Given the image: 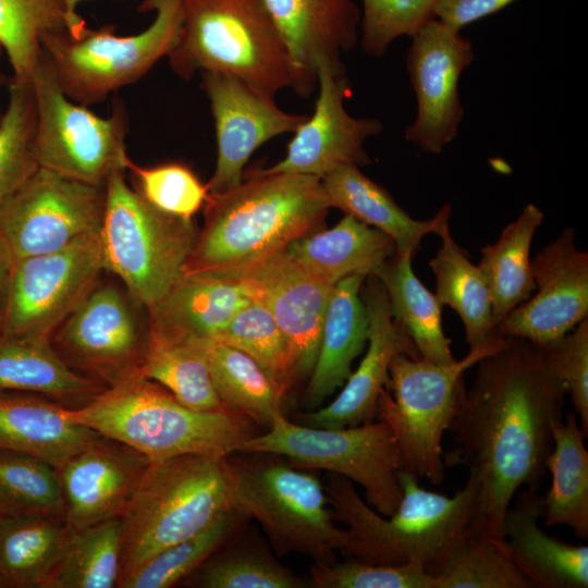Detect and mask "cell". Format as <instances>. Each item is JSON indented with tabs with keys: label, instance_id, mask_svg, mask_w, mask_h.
I'll use <instances>...</instances> for the list:
<instances>
[{
	"label": "cell",
	"instance_id": "cell-11",
	"mask_svg": "<svg viewBox=\"0 0 588 588\" xmlns=\"http://www.w3.org/2000/svg\"><path fill=\"white\" fill-rule=\"evenodd\" d=\"M238 453L268 454L305 469L347 478L364 490L365 501L389 516L402 499V461L394 436L375 419L357 426L319 428L278 415L265 433L246 440Z\"/></svg>",
	"mask_w": 588,
	"mask_h": 588
},
{
	"label": "cell",
	"instance_id": "cell-28",
	"mask_svg": "<svg viewBox=\"0 0 588 588\" xmlns=\"http://www.w3.org/2000/svg\"><path fill=\"white\" fill-rule=\"evenodd\" d=\"M330 208H338L380 230L395 243L396 252L413 257L422 238L438 234L449 223L452 208L445 204L430 219L417 220L403 210L384 187L366 176L359 167L336 168L321 179Z\"/></svg>",
	"mask_w": 588,
	"mask_h": 588
},
{
	"label": "cell",
	"instance_id": "cell-52",
	"mask_svg": "<svg viewBox=\"0 0 588 588\" xmlns=\"http://www.w3.org/2000/svg\"><path fill=\"white\" fill-rule=\"evenodd\" d=\"M14 264L15 257L12 250L5 240L0 235V336L3 333L9 307Z\"/></svg>",
	"mask_w": 588,
	"mask_h": 588
},
{
	"label": "cell",
	"instance_id": "cell-36",
	"mask_svg": "<svg viewBox=\"0 0 588 588\" xmlns=\"http://www.w3.org/2000/svg\"><path fill=\"white\" fill-rule=\"evenodd\" d=\"M140 373L188 407L229 409L216 391L200 340L149 327Z\"/></svg>",
	"mask_w": 588,
	"mask_h": 588
},
{
	"label": "cell",
	"instance_id": "cell-22",
	"mask_svg": "<svg viewBox=\"0 0 588 588\" xmlns=\"http://www.w3.org/2000/svg\"><path fill=\"white\" fill-rule=\"evenodd\" d=\"M149 458L100 436L58 470L70 529L120 516Z\"/></svg>",
	"mask_w": 588,
	"mask_h": 588
},
{
	"label": "cell",
	"instance_id": "cell-43",
	"mask_svg": "<svg viewBox=\"0 0 588 588\" xmlns=\"http://www.w3.org/2000/svg\"><path fill=\"white\" fill-rule=\"evenodd\" d=\"M0 515L64 518L57 468L33 455L0 449Z\"/></svg>",
	"mask_w": 588,
	"mask_h": 588
},
{
	"label": "cell",
	"instance_id": "cell-15",
	"mask_svg": "<svg viewBox=\"0 0 588 588\" xmlns=\"http://www.w3.org/2000/svg\"><path fill=\"white\" fill-rule=\"evenodd\" d=\"M105 270L99 233L15 259L2 334L50 336Z\"/></svg>",
	"mask_w": 588,
	"mask_h": 588
},
{
	"label": "cell",
	"instance_id": "cell-37",
	"mask_svg": "<svg viewBox=\"0 0 588 588\" xmlns=\"http://www.w3.org/2000/svg\"><path fill=\"white\" fill-rule=\"evenodd\" d=\"M218 395L224 405L270 426L283 414L284 390L247 354L216 340H200Z\"/></svg>",
	"mask_w": 588,
	"mask_h": 588
},
{
	"label": "cell",
	"instance_id": "cell-34",
	"mask_svg": "<svg viewBox=\"0 0 588 588\" xmlns=\"http://www.w3.org/2000/svg\"><path fill=\"white\" fill-rule=\"evenodd\" d=\"M66 532L62 517L0 515V587L44 588Z\"/></svg>",
	"mask_w": 588,
	"mask_h": 588
},
{
	"label": "cell",
	"instance_id": "cell-45",
	"mask_svg": "<svg viewBox=\"0 0 588 588\" xmlns=\"http://www.w3.org/2000/svg\"><path fill=\"white\" fill-rule=\"evenodd\" d=\"M205 588H302L306 583L266 549L236 546L208 558L195 572Z\"/></svg>",
	"mask_w": 588,
	"mask_h": 588
},
{
	"label": "cell",
	"instance_id": "cell-53",
	"mask_svg": "<svg viewBox=\"0 0 588 588\" xmlns=\"http://www.w3.org/2000/svg\"><path fill=\"white\" fill-rule=\"evenodd\" d=\"M66 1H68V7H69V10H70L71 14L74 15V16H79L78 13H77L76 7H77L78 2H81L83 0H66Z\"/></svg>",
	"mask_w": 588,
	"mask_h": 588
},
{
	"label": "cell",
	"instance_id": "cell-51",
	"mask_svg": "<svg viewBox=\"0 0 588 588\" xmlns=\"http://www.w3.org/2000/svg\"><path fill=\"white\" fill-rule=\"evenodd\" d=\"M363 21L360 45L367 53L375 41L382 23L389 0H362Z\"/></svg>",
	"mask_w": 588,
	"mask_h": 588
},
{
	"label": "cell",
	"instance_id": "cell-32",
	"mask_svg": "<svg viewBox=\"0 0 588 588\" xmlns=\"http://www.w3.org/2000/svg\"><path fill=\"white\" fill-rule=\"evenodd\" d=\"M437 235L442 243L429 266L434 274L438 301L453 308L462 319L469 350L501 336L481 270L452 237L449 223Z\"/></svg>",
	"mask_w": 588,
	"mask_h": 588
},
{
	"label": "cell",
	"instance_id": "cell-33",
	"mask_svg": "<svg viewBox=\"0 0 588 588\" xmlns=\"http://www.w3.org/2000/svg\"><path fill=\"white\" fill-rule=\"evenodd\" d=\"M411 256L395 253L377 272L394 319L404 329L419 357L432 364L455 360L441 322L442 305L416 277Z\"/></svg>",
	"mask_w": 588,
	"mask_h": 588
},
{
	"label": "cell",
	"instance_id": "cell-20",
	"mask_svg": "<svg viewBox=\"0 0 588 588\" xmlns=\"http://www.w3.org/2000/svg\"><path fill=\"white\" fill-rule=\"evenodd\" d=\"M201 74L217 139L216 168L207 186L209 194H217L243 181L244 167L257 148L273 137L294 133L307 115L281 110L274 97L235 77Z\"/></svg>",
	"mask_w": 588,
	"mask_h": 588
},
{
	"label": "cell",
	"instance_id": "cell-14",
	"mask_svg": "<svg viewBox=\"0 0 588 588\" xmlns=\"http://www.w3.org/2000/svg\"><path fill=\"white\" fill-rule=\"evenodd\" d=\"M105 186L39 167L0 204V235L15 259L60 250L98 234Z\"/></svg>",
	"mask_w": 588,
	"mask_h": 588
},
{
	"label": "cell",
	"instance_id": "cell-41",
	"mask_svg": "<svg viewBox=\"0 0 588 588\" xmlns=\"http://www.w3.org/2000/svg\"><path fill=\"white\" fill-rule=\"evenodd\" d=\"M244 515L235 509L222 512L193 536L181 540L123 576L121 588H167L195 573L203 563L232 538Z\"/></svg>",
	"mask_w": 588,
	"mask_h": 588
},
{
	"label": "cell",
	"instance_id": "cell-38",
	"mask_svg": "<svg viewBox=\"0 0 588 588\" xmlns=\"http://www.w3.org/2000/svg\"><path fill=\"white\" fill-rule=\"evenodd\" d=\"M119 516L83 528H68L61 555L44 588H112L122 571Z\"/></svg>",
	"mask_w": 588,
	"mask_h": 588
},
{
	"label": "cell",
	"instance_id": "cell-24",
	"mask_svg": "<svg viewBox=\"0 0 588 588\" xmlns=\"http://www.w3.org/2000/svg\"><path fill=\"white\" fill-rule=\"evenodd\" d=\"M543 495L523 488L503 522V537L516 567L534 588H587L588 547L567 543L542 530Z\"/></svg>",
	"mask_w": 588,
	"mask_h": 588
},
{
	"label": "cell",
	"instance_id": "cell-27",
	"mask_svg": "<svg viewBox=\"0 0 588 588\" xmlns=\"http://www.w3.org/2000/svg\"><path fill=\"white\" fill-rule=\"evenodd\" d=\"M237 280L213 272H185L150 310L149 327L211 340L252 301Z\"/></svg>",
	"mask_w": 588,
	"mask_h": 588
},
{
	"label": "cell",
	"instance_id": "cell-49",
	"mask_svg": "<svg viewBox=\"0 0 588 588\" xmlns=\"http://www.w3.org/2000/svg\"><path fill=\"white\" fill-rule=\"evenodd\" d=\"M437 0H389L382 23L367 54L382 57L400 36L413 37L434 19Z\"/></svg>",
	"mask_w": 588,
	"mask_h": 588
},
{
	"label": "cell",
	"instance_id": "cell-18",
	"mask_svg": "<svg viewBox=\"0 0 588 588\" xmlns=\"http://www.w3.org/2000/svg\"><path fill=\"white\" fill-rule=\"evenodd\" d=\"M530 264L538 291L512 309L497 331L546 346L588 316V253L577 248L575 232L566 228Z\"/></svg>",
	"mask_w": 588,
	"mask_h": 588
},
{
	"label": "cell",
	"instance_id": "cell-17",
	"mask_svg": "<svg viewBox=\"0 0 588 588\" xmlns=\"http://www.w3.org/2000/svg\"><path fill=\"white\" fill-rule=\"evenodd\" d=\"M316 74L319 94L314 113L294 132L285 157L246 175L287 173L322 179L342 166L370 163L364 143L378 135L383 124L375 118L352 117L345 110L348 82L344 66L320 61Z\"/></svg>",
	"mask_w": 588,
	"mask_h": 588
},
{
	"label": "cell",
	"instance_id": "cell-48",
	"mask_svg": "<svg viewBox=\"0 0 588 588\" xmlns=\"http://www.w3.org/2000/svg\"><path fill=\"white\" fill-rule=\"evenodd\" d=\"M541 347L550 368L564 383L573 412L588 436V318L558 341Z\"/></svg>",
	"mask_w": 588,
	"mask_h": 588
},
{
	"label": "cell",
	"instance_id": "cell-10",
	"mask_svg": "<svg viewBox=\"0 0 588 588\" xmlns=\"http://www.w3.org/2000/svg\"><path fill=\"white\" fill-rule=\"evenodd\" d=\"M504 341L505 336H498L450 364H432L404 354L392 359L376 419L385 422L392 431L402 470L433 486L444 481L442 440L454 414L464 373Z\"/></svg>",
	"mask_w": 588,
	"mask_h": 588
},
{
	"label": "cell",
	"instance_id": "cell-42",
	"mask_svg": "<svg viewBox=\"0 0 588 588\" xmlns=\"http://www.w3.org/2000/svg\"><path fill=\"white\" fill-rule=\"evenodd\" d=\"M250 356L286 393L298 380L291 345L271 313L252 298L211 339Z\"/></svg>",
	"mask_w": 588,
	"mask_h": 588
},
{
	"label": "cell",
	"instance_id": "cell-44",
	"mask_svg": "<svg viewBox=\"0 0 588 588\" xmlns=\"http://www.w3.org/2000/svg\"><path fill=\"white\" fill-rule=\"evenodd\" d=\"M8 86V106L0 122V204L39 168L32 82L12 76Z\"/></svg>",
	"mask_w": 588,
	"mask_h": 588
},
{
	"label": "cell",
	"instance_id": "cell-40",
	"mask_svg": "<svg viewBox=\"0 0 588 588\" xmlns=\"http://www.w3.org/2000/svg\"><path fill=\"white\" fill-rule=\"evenodd\" d=\"M432 575L434 588H534L505 544L468 529Z\"/></svg>",
	"mask_w": 588,
	"mask_h": 588
},
{
	"label": "cell",
	"instance_id": "cell-30",
	"mask_svg": "<svg viewBox=\"0 0 588 588\" xmlns=\"http://www.w3.org/2000/svg\"><path fill=\"white\" fill-rule=\"evenodd\" d=\"M285 252L311 274L334 285L352 274L376 275L396 247L385 233L345 215L331 229L293 241Z\"/></svg>",
	"mask_w": 588,
	"mask_h": 588
},
{
	"label": "cell",
	"instance_id": "cell-4",
	"mask_svg": "<svg viewBox=\"0 0 588 588\" xmlns=\"http://www.w3.org/2000/svg\"><path fill=\"white\" fill-rule=\"evenodd\" d=\"M64 413L149 461L184 454L228 457L256 434V424L247 416L232 409L188 407L142 376L105 389L79 407H65Z\"/></svg>",
	"mask_w": 588,
	"mask_h": 588
},
{
	"label": "cell",
	"instance_id": "cell-55",
	"mask_svg": "<svg viewBox=\"0 0 588 588\" xmlns=\"http://www.w3.org/2000/svg\"><path fill=\"white\" fill-rule=\"evenodd\" d=\"M0 49H1V46H0Z\"/></svg>",
	"mask_w": 588,
	"mask_h": 588
},
{
	"label": "cell",
	"instance_id": "cell-6",
	"mask_svg": "<svg viewBox=\"0 0 588 588\" xmlns=\"http://www.w3.org/2000/svg\"><path fill=\"white\" fill-rule=\"evenodd\" d=\"M231 509L228 457L184 454L150 461L119 516L120 579Z\"/></svg>",
	"mask_w": 588,
	"mask_h": 588
},
{
	"label": "cell",
	"instance_id": "cell-54",
	"mask_svg": "<svg viewBox=\"0 0 588 588\" xmlns=\"http://www.w3.org/2000/svg\"><path fill=\"white\" fill-rule=\"evenodd\" d=\"M1 50L2 49H0V56H1ZM2 83H3V75H2L1 68H0V87H1ZM2 114L3 113H1V110H0V122H1V119H2Z\"/></svg>",
	"mask_w": 588,
	"mask_h": 588
},
{
	"label": "cell",
	"instance_id": "cell-39",
	"mask_svg": "<svg viewBox=\"0 0 588 588\" xmlns=\"http://www.w3.org/2000/svg\"><path fill=\"white\" fill-rule=\"evenodd\" d=\"M71 14L66 0H0V46L14 77L30 79L41 51V36L68 28L77 35L86 28Z\"/></svg>",
	"mask_w": 588,
	"mask_h": 588
},
{
	"label": "cell",
	"instance_id": "cell-50",
	"mask_svg": "<svg viewBox=\"0 0 588 588\" xmlns=\"http://www.w3.org/2000/svg\"><path fill=\"white\" fill-rule=\"evenodd\" d=\"M515 0H437L434 19L453 29L499 12Z\"/></svg>",
	"mask_w": 588,
	"mask_h": 588
},
{
	"label": "cell",
	"instance_id": "cell-3",
	"mask_svg": "<svg viewBox=\"0 0 588 588\" xmlns=\"http://www.w3.org/2000/svg\"><path fill=\"white\" fill-rule=\"evenodd\" d=\"M399 476L402 499L395 512L384 516L359 495L351 480L329 475L324 485L328 505L352 537L344 555L372 564H414L432 575L469 527L475 483L467 478L450 497L427 490L408 471L401 470Z\"/></svg>",
	"mask_w": 588,
	"mask_h": 588
},
{
	"label": "cell",
	"instance_id": "cell-21",
	"mask_svg": "<svg viewBox=\"0 0 588 588\" xmlns=\"http://www.w3.org/2000/svg\"><path fill=\"white\" fill-rule=\"evenodd\" d=\"M366 279L360 289L369 319L366 353L335 399L299 416L303 425L342 428L375 420L380 394L389 382L392 359L399 354L419 357L413 342L394 319L380 280L375 275Z\"/></svg>",
	"mask_w": 588,
	"mask_h": 588
},
{
	"label": "cell",
	"instance_id": "cell-29",
	"mask_svg": "<svg viewBox=\"0 0 588 588\" xmlns=\"http://www.w3.org/2000/svg\"><path fill=\"white\" fill-rule=\"evenodd\" d=\"M105 389L100 382L69 366L53 347L50 336H0L1 392L38 394L62 405L78 403L82 406Z\"/></svg>",
	"mask_w": 588,
	"mask_h": 588
},
{
	"label": "cell",
	"instance_id": "cell-1",
	"mask_svg": "<svg viewBox=\"0 0 588 588\" xmlns=\"http://www.w3.org/2000/svg\"><path fill=\"white\" fill-rule=\"evenodd\" d=\"M475 366L473 383L458 391L444 461L466 466L475 483L468 530L505 544L506 512L517 491L542 482L567 392L542 347L523 338L505 336Z\"/></svg>",
	"mask_w": 588,
	"mask_h": 588
},
{
	"label": "cell",
	"instance_id": "cell-12",
	"mask_svg": "<svg viewBox=\"0 0 588 588\" xmlns=\"http://www.w3.org/2000/svg\"><path fill=\"white\" fill-rule=\"evenodd\" d=\"M36 106L35 151L39 167L68 177L105 186L126 171L127 113L115 100L110 115L100 117L62 91L51 64L40 51L30 77Z\"/></svg>",
	"mask_w": 588,
	"mask_h": 588
},
{
	"label": "cell",
	"instance_id": "cell-25",
	"mask_svg": "<svg viewBox=\"0 0 588 588\" xmlns=\"http://www.w3.org/2000/svg\"><path fill=\"white\" fill-rule=\"evenodd\" d=\"M352 274L336 282L326 310L319 350L308 377L303 404L307 411L323 405L352 373V364L367 345L369 319L360 297L366 280Z\"/></svg>",
	"mask_w": 588,
	"mask_h": 588
},
{
	"label": "cell",
	"instance_id": "cell-23",
	"mask_svg": "<svg viewBox=\"0 0 588 588\" xmlns=\"http://www.w3.org/2000/svg\"><path fill=\"white\" fill-rule=\"evenodd\" d=\"M298 75V95L317 86V64L343 66L341 56L358 39L360 14L352 0H264Z\"/></svg>",
	"mask_w": 588,
	"mask_h": 588
},
{
	"label": "cell",
	"instance_id": "cell-19",
	"mask_svg": "<svg viewBox=\"0 0 588 588\" xmlns=\"http://www.w3.org/2000/svg\"><path fill=\"white\" fill-rule=\"evenodd\" d=\"M219 274L237 280L267 307L291 345L298 380L308 378L333 285L303 268L285 248Z\"/></svg>",
	"mask_w": 588,
	"mask_h": 588
},
{
	"label": "cell",
	"instance_id": "cell-35",
	"mask_svg": "<svg viewBox=\"0 0 588 588\" xmlns=\"http://www.w3.org/2000/svg\"><path fill=\"white\" fill-rule=\"evenodd\" d=\"M542 220L543 212L528 204L518 218L502 230L494 244L481 248L478 267L490 291L497 327L536 290L530 247Z\"/></svg>",
	"mask_w": 588,
	"mask_h": 588
},
{
	"label": "cell",
	"instance_id": "cell-5",
	"mask_svg": "<svg viewBox=\"0 0 588 588\" xmlns=\"http://www.w3.org/2000/svg\"><path fill=\"white\" fill-rule=\"evenodd\" d=\"M168 59L184 79L215 72L271 97L283 88L299 90L289 49L264 0H183L181 32Z\"/></svg>",
	"mask_w": 588,
	"mask_h": 588
},
{
	"label": "cell",
	"instance_id": "cell-16",
	"mask_svg": "<svg viewBox=\"0 0 588 588\" xmlns=\"http://www.w3.org/2000/svg\"><path fill=\"white\" fill-rule=\"evenodd\" d=\"M407 71L417 101L405 138L424 152L440 154L455 139L463 119L458 79L474 60L471 42L433 19L412 37Z\"/></svg>",
	"mask_w": 588,
	"mask_h": 588
},
{
	"label": "cell",
	"instance_id": "cell-8",
	"mask_svg": "<svg viewBox=\"0 0 588 588\" xmlns=\"http://www.w3.org/2000/svg\"><path fill=\"white\" fill-rule=\"evenodd\" d=\"M198 230L193 220L168 215L130 186L123 171L105 185L99 240L105 270L150 310L183 273Z\"/></svg>",
	"mask_w": 588,
	"mask_h": 588
},
{
	"label": "cell",
	"instance_id": "cell-7",
	"mask_svg": "<svg viewBox=\"0 0 588 588\" xmlns=\"http://www.w3.org/2000/svg\"><path fill=\"white\" fill-rule=\"evenodd\" d=\"M233 507L256 519L275 551L301 553L314 563L335 561L351 544L334 523L324 485L309 469L271 457L228 456Z\"/></svg>",
	"mask_w": 588,
	"mask_h": 588
},
{
	"label": "cell",
	"instance_id": "cell-46",
	"mask_svg": "<svg viewBox=\"0 0 588 588\" xmlns=\"http://www.w3.org/2000/svg\"><path fill=\"white\" fill-rule=\"evenodd\" d=\"M126 170L132 174L133 188L150 205L168 215L193 220L208 199L207 184L182 162L140 167L131 160Z\"/></svg>",
	"mask_w": 588,
	"mask_h": 588
},
{
	"label": "cell",
	"instance_id": "cell-13",
	"mask_svg": "<svg viewBox=\"0 0 588 588\" xmlns=\"http://www.w3.org/2000/svg\"><path fill=\"white\" fill-rule=\"evenodd\" d=\"M134 303L117 285L96 283L51 334L53 347L69 366L106 388L140 377L149 322H140Z\"/></svg>",
	"mask_w": 588,
	"mask_h": 588
},
{
	"label": "cell",
	"instance_id": "cell-47",
	"mask_svg": "<svg viewBox=\"0 0 588 588\" xmlns=\"http://www.w3.org/2000/svg\"><path fill=\"white\" fill-rule=\"evenodd\" d=\"M310 584L317 588H434L433 575L421 566L372 564L352 558L313 563Z\"/></svg>",
	"mask_w": 588,
	"mask_h": 588
},
{
	"label": "cell",
	"instance_id": "cell-9",
	"mask_svg": "<svg viewBox=\"0 0 588 588\" xmlns=\"http://www.w3.org/2000/svg\"><path fill=\"white\" fill-rule=\"evenodd\" d=\"M152 23L138 34L115 35L112 26L48 32L40 46L64 95L83 106L102 102L111 93L145 76L172 51L182 27L183 0H144Z\"/></svg>",
	"mask_w": 588,
	"mask_h": 588
},
{
	"label": "cell",
	"instance_id": "cell-2",
	"mask_svg": "<svg viewBox=\"0 0 588 588\" xmlns=\"http://www.w3.org/2000/svg\"><path fill=\"white\" fill-rule=\"evenodd\" d=\"M329 209L317 176L246 175L234 187L209 194L203 207L204 225L183 273H224L284 249L324 229Z\"/></svg>",
	"mask_w": 588,
	"mask_h": 588
},
{
	"label": "cell",
	"instance_id": "cell-26",
	"mask_svg": "<svg viewBox=\"0 0 588 588\" xmlns=\"http://www.w3.org/2000/svg\"><path fill=\"white\" fill-rule=\"evenodd\" d=\"M64 408L38 394L0 391V449L33 455L59 469L101 436L68 418Z\"/></svg>",
	"mask_w": 588,
	"mask_h": 588
},
{
	"label": "cell",
	"instance_id": "cell-31",
	"mask_svg": "<svg viewBox=\"0 0 588 588\" xmlns=\"http://www.w3.org/2000/svg\"><path fill=\"white\" fill-rule=\"evenodd\" d=\"M587 436L574 412L556 421L553 445L547 460L551 486L543 495L547 527L567 526L581 539L588 538V451Z\"/></svg>",
	"mask_w": 588,
	"mask_h": 588
}]
</instances>
